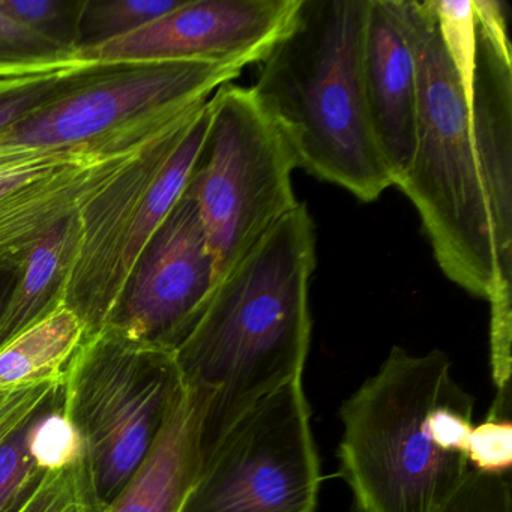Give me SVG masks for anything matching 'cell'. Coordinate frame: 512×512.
Returning a JSON list of instances; mask_svg holds the SVG:
<instances>
[{
    "mask_svg": "<svg viewBox=\"0 0 512 512\" xmlns=\"http://www.w3.org/2000/svg\"><path fill=\"white\" fill-rule=\"evenodd\" d=\"M314 268L316 227L301 203L218 281L176 347L182 385L202 410V460L257 401L302 377Z\"/></svg>",
    "mask_w": 512,
    "mask_h": 512,
    "instance_id": "obj_1",
    "label": "cell"
},
{
    "mask_svg": "<svg viewBox=\"0 0 512 512\" xmlns=\"http://www.w3.org/2000/svg\"><path fill=\"white\" fill-rule=\"evenodd\" d=\"M368 2L301 0L251 88L289 139L299 169L365 203L394 187L362 82Z\"/></svg>",
    "mask_w": 512,
    "mask_h": 512,
    "instance_id": "obj_2",
    "label": "cell"
},
{
    "mask_svg": "<svg viewBox=\"0 0 512 512\" xmlns=\"http://www.w3.org/2000/svg\"><path fill=\"white\" fill-rule=\"evenodd\" d=\"M397 8L418 73L415 155L397 187L418 211L443 274L470 295L488 301L503 286L470 136L472 73L455 62L434 0H397Z\"/></svg>",
    "mask_w": 512,
    "mask_h": 512,
    "instance_id": "obj_3",
    "label": "cell"
},
{
    "mask_svg": "<svg viewBox=\"0 0 512 512\" xmlns=\"http://www.w3.org/2000/svg\"><path fill=\"white\" fill-rule=\"evenodd\" d=\"M442 350L392 347L340 409V476L353 512H434L470 472L437 431L434 415L463 394Z\"/></svg>",
    "mask_w": 512,
    "mask_h": 512,
    "instance_id": "obj_4",
    "label": "cell"
},
{
    "mask_svg": "<svg viewBox=\"0 0 512 512\" xmlns=\"http://www.w3.org/2000/svg\"><path fill=\"white\" fill-rule=\"evenodd\" d=\"M182 389L175 352L106 325L64 376L62 419L76 440L91 512H103L154 448Z\"/></svg>",
    "mask_w": 512,
    "mask_h": 512,
    "instance_id": "obj_5",
    "label": "cell"
},
{
    "mask_svg": "<svg viewBox=\"0 0 512 512\" xmlns=\"http://www.w3.org/2000/svg\"><path fill=\"white\" fill-rule=\"evenodd\" d=\"M208 125L206 100L170 122L77 214L62 307L82 320L85 340L107 325L143 251L184 194Z\"/></svg>",
    "mask_w": 512,
    "mask_h": 512,
    "instance_id": "obj_6",
    "label": "cell"
},
{
    "mask_svg": "<svg viewBox=\"0 0 512 512\" xmlns=\"http://www.w3.org/2000/svg\"><path fill=\"white\" fill-rule=\"evenodd\" d=\"M298 157L253 89L221 86L187 191L200 212L218 281L301 202L292 185Z\"/></svg>",
    "mask_w": 512,
    "mask_h": 512,
    "instance_id": "obj_7",
    "label": "cell"
},
{
    "mask_svg": "<svg viewBox=\"0 0 512 512\" xmlns=\"http://www.w3.org/2000/svg\"><path fill=\"white\" fill-rule=\"evenodd\" d=\"M244 68L211 61L80 62L61 94L0 136V148L62 151L209 100Z\"/></svg>",
    "mask_w": 512,
    "mask_h": 512,
    "instance_id": "obj_8",
    "label": "cell"
},
{
    "mask_svg": "<svg viewBox=\"0 0 512 512\" xmlns=\"http://www.w3.org/2000/svg\"><path fill=\"white\" fill-rule=\"evenodd\" d=\"M301 379L226 431L203 457L181 512H316L320 461Z\"/></svg>",
    "mask_w": 512,
    "mask_h": 512,
    "instance_id": "obj_9",
    "label": "cell"
},
{
    "mask_svg": "<svg viewBox=\"0 0 512 512\" xmlns=\"http://www.w3.org/2000/svg\"><path fill=\"white\" fill-rule=\"evenodd\" d=\"M178 116L82 148H0V271L16 272L50 230L79 214Z\"/></svg>",
    "mask_w": 512,
    "mask_h": 512,
    "instance_id": "obj_10",
    "label": "cell"
},
{
    "mask_svg": "<svg viewBox=\"0 0 512 512\" xmlns=\"http://www.w3.org/2000/svg\"><path fill=\"white\" fill-rule=\"evenodd\" d=\"M217 284L199 209L184 191L143 251L107 325L175 352Z\"/></svg>",
    "mask_w": 512,
    "mask_h": 512,
    "instance_id": "obj_11",
    "label": "cell"
},
{
    "mask_svg": "<svg viewBox=\"0 0 512 512\" xmlns=\"http://www.w3.org/2000/svg\"><path fill=\"white\" fill-rule=\"evenodd\" d=\"M301 0H184L149 25L101 46L77 62H262L292 26Z\"/></svg>",
    "mask_w": 512,
    "mask_h": 512,
    "instance_id": "obj_12",
    "label": "cell"
},
{
    "mask_svg": "<svg viewBox=\"0 0 512 512\" xmlns=\"http://www.w3.org/2000/svg\"><path fill=\"white\" fill-rule=\"evenodd\" d=\"M469 124L487 199L497 274L512 289V56L508 11L502 2L475 0Z\"/></svg>",
    "mask_w": 512,
    "mask_h": 512,
    "instance_id": "obj_13",
    "label": "cell"
},
{
    "mask_svg": "<svg viewBox=\"0 0 512 512\" xmlns=\"http://www.w3.org/2000/svg\"><path fill=\"white\" fill-rule=\"evenodd\" d=\"M362 82L374 139L397 187L412 164L418 125V73L397 0L368 2Z\"/></svg>",
    "mask_w": 512,
    "mask_h": 512,
    "instance_id": "obj_14",
    "label": "cell"
},
{
    "mask_svg": "<svg viewBox=\"0 0 512 512\" xmlns=\"http://www.w3.org/2000/svg\"><path fill=\"white\" fill-rule=\"evenodd\" d=\"M200 416L182 385L154 448L103 512H181L202 466Z\"/></svg>",
    "mask_w": 512,
    "mask_h": 512,
    "instance_id": "obj_15",
    "label": "cell"
},
{
    "mask_svg": "<svg viewBox=\"0 0 512 512\" xmlns=\"http://www.w3.org/2000/svg\"><path fill=\"white\" fill-rule=\"evenodd\" d=\"M79 230L77 214L62 221L32 248L17 269L10 293L0 307V349L62 307Z\"/></svg>",
    "mask_w": 512,
    "mask_h": 512,
    "instance_id": "obj_16",
    "label": "cell"
},
{
    "mask_svg": "<svg viewBox=\"0 0 512 512\" xmlns=\"http://www.w3.org/2000/svg\"><path fill=\"white\" fill-rule=\"evenodd\" d=\"M64 386L0 445V512H20L46 475L70 448L62 419Z\"/></svg>",
    "mask_w": 512,
    "mask_h": 512,
    "instance_id": "obj_17",
    "label": "cell"
},
{
    "mask_svg": "<svg viewBox=\"0 0 512 512\" xmlns=\"http://www.w3.org/2000/svg\"><path fill=\"white\" fill-rule=\"evenodd\" d=\"M85 337L82 320L58 308L0 349V388L64 376Z\"/></svg>",
    "mask_w": 512,
    "mask_h": 512,
    "instance_id": "obj_18",
    "label": "cell"
},
{
    "mask_svg": "<svg viewBox=\"0 0 512 512\" xmlns=\"http://www.w3.org/2000/svg\"><path fill=\"white\" fill-rule=\"evenodd\" d=\"M77 64L76 53L17 22L0 2V79L65 70Z\"/></svg>",
    "mask_w": 512,
    "mask_h": 512,
    "instance_id": "obj_19",
    "label": "cell"
},
{
    "mask_svg": "<svg viewBox=\"0 0 512 512\" xmlns=\"http://www.w3.org/2000/svg\"><path fill=\"white\" fill-rule=\"evenodd\" d=\"M182 2L184 0H86L79 50L125 37L175 10Z\"/></svg>",
    "mask_w": 512,
    "mask_h": 512,
    "instance_id": "obj_20",
    "label": "cell"
},
{
    "mask_svg": "<svg viewBox=\"0 0 512 512\" xmlns=\"http://www.w3.org/2000/svg\"><path fill=\"white\" fill-rule=\"evenodd\" d=\"M17 22L64 49L79 50L86 0H0Z\"/></svg>",
    "mask_w": 512,
    "mask_h": 512,
    "instance_id": "obj_21",
    "label": "cell"
},
{
    "mask_svg": "<svg viewBox=\"0 0 512 512\" xmlns=\"http://www.w3.org/2000/svg\"><path fill=\"white\" fill-rule=\"evenodd\" d=\"M20 512H91L85 470L76 440L73 439L67 452L47 469L37 490Z\"/></svg>",
    "mask_w": 512,
    "mask_h": 512,
    "instance_id": "obj_22",
    "label": "cell"
},
{
    "mask_svg": "<svg viewBox=\"0 0 512 512\" xmlns=\"http://www.w3.org/2000/svg\"><path fill=\"white\" fill-rule=\"evenodd\" d=\"M74 67L0 79V136L52 103L67 85Z\"/></svg>",
    "mask_w": 512,
    "mask_h": 512,
    "instance_id": "obj_23",
    "label": "cell"
},
{
    "mask_svg": "<svg viewBox=\"0 0 512 512\" xmlns=\"http://www.w3.org/2000/svg\"><path fill=\"white\" fill-rule=\"evenodd\" d=\"M466 457L472 470L505 475L512 464V424L508 416L488 415L473 425Z\"/></svg>",
    "mask_w": 512,
    "mask_h": 512,
    "instance_id": "obj_24",
    "label": "cell"
},
{
    "mask_svg": "<svg viewBox=\"0 0 512 512\" xmlns=\"http://www.w3.org/2000/svg\"><path fill=\"white\" fill-rule=\"evenodd\" d=\"M434 512H512L509 479L470 470L457 490Z\"/></svg>",
    "mask_w": 512,
    "mask_h": 512,
    "instance_id": "obj_25",
    "label": "cell"
},
{
    "mask_svg": "<svg viewBox=\"0 0 512 512\" xmlns=\"http://www.w3.org/2000/svg\"><path fill=\"white\" fill-rule=\"evenodd\" d=\"M65 376V374H64ZM64 376L43 382L0 388V445L50 398L55 397L62 386Z\"/></svg>",
    "mask_w": 512,
    "mask_h": 512,
    "instance_id": "obj_26",
    "label": "cell"
},
{
    "mask_svg": "<svg viewBox=\"0 0 512 512\" xmlns=\"http://www.w3.org/2000/svg\"><path fill=\"white\" fill-rule=\"evenodd\" d=\"M14 278H16V272L0 271V307H2L5 298H7L8 293H10Z\"/></svg>",
    "mask_w": 512,
    "mask_h": 512,
    "instance_id": "obj_27",
    "label": "cell"
}]
</instances>
